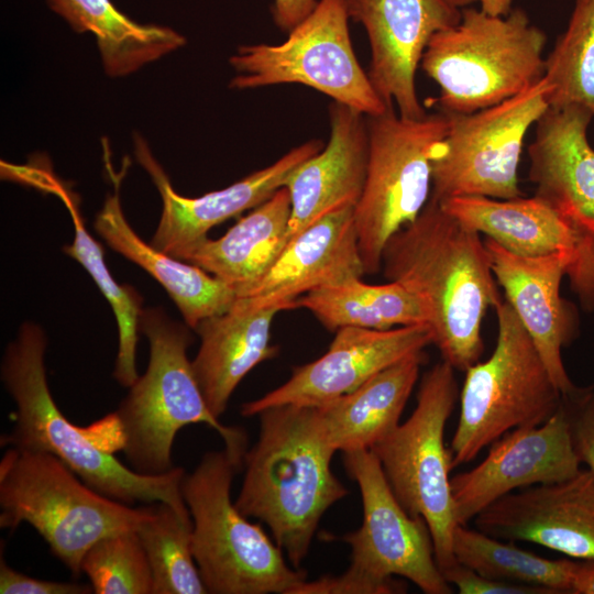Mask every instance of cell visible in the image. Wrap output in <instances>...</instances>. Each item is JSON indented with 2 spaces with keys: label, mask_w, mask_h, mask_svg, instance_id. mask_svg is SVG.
Returning <instances> with one entry per match:
<instances>
[{
  "label": "cell",
  "mask_w": 594,
  "mask_h": 594,
  "mask_svg": "<svg viewBox=\"0 0 594 594\" xmlns=\"http://www.w3.org/2000/svg\"><path fill=\"white\" fill-rule=\"evenodd\" d=\"M480 235L429 198L382 253L385 278L421 300L432 344L455 371L465 372L480 361L484 316L502 300Z\"/></svg>",
  "instance_id": "cell-1"
},
{
  "label": "cell",
  "mask_w": 594,
  "mask_h": 594,
  "mask_svg": "<svg viewBox=\"0 0 594 594\" xmlns=\"http://www.w3.org/2000/svg\"><path fill=\"white\" fill-rule=\"evenodd\" d=\"M260 433L248 450L234 502L265 524L292 566L308 554L322 515L349 494L331 470L336 453L316 406L282 405L258 413Z\"/></svg>",
  "instance_id": "cell-2"
},
{
  "label": "cell",
  "mask_w": 594,
  "mask_h": 594,
  "mask_svg": "<svg viewBox=\"0 0 594 594\" xmlns=\"http://www.w3.org/2000/svg\"><path fill=\"white\" fill-rule=\"evenodd\" d=\"M47 338L34 322L21 324L1 362V381L16 405L13 426L1 447L43 451L62 460L86 484L118 502L183 505L185 470L139 473L120 462L87 429L72 424L56 405L46 376Z\"/></svg>",
  "instance_id": "cell-3"
},
{
  "label": "cell",
  "mask_w": 594,
  "mask_h": 594,
  "mask_svg": "<svg viewBox=\"0 0 594 594\" xmlns=\"http://www.w3.org/2000/svg\"><path fill=\"white\" fill-rule=\"evenodd\" d=\"M140 331L150 342L146 372L129 387L118 409L108 415L116 447L129 466L146 475L170 471L177 432L195 424L212 428L224 450L243 465L248 438L244 430L224 426L209 410L196 380L187 349L189 327L172 320L161 307L143 309Z\"/></svg>",
  "instance_id": "cell-4"
},
{
  "label": "cell",
  "mask_w": 594,
  "mask_h": 594,
  "mask_svg": "<svg viewBox=\"0 0 594 594\" xmlns=\"http://www.w3.org/2000/svg\"><path fill=\"white\" fill-rule=\"evenodd\" d=\"M153 504L134 508L112 499L47 452L9 447L0 461V528L13 531L29 524L76 578L90 547L106 536L138 529L151 517Z\"/></svg>",
  "instance_id": "cell-5"
},
{
  "label": "cell",
  "mask_w": 594,
  "mask_h": 594,
  "mask_svg": "<svg viewBox=\"0 0 594 594\" xmlns=\"http://www.w3.org/2000/svg\"><path fill=\"white\" fill-rule=\"evenodd\" d=\"M546 43L521 9L505 16L462 10L457 24L431 37L420 62L439 87L432 103L447 114H466L518 95L543 77Z\"/></svg>",
  "instance_id": "cell-6"
},
{
  "label": "cell",
  "mask_w": 594,
  "mask_h": 594,
  "mask_svg": "<svg viewBox=\"0 0 594 594\" xmlns=\"http://www.w3.org/2000/svg\"><path fill=\"white\" fill-rule=\"evenodd\" d=\"M241 466L223 449L207 452L182 484L193 518V553L208 593L290 594L306 573L231 501Z\"/></svg>",
  "instance_id": "cell-7"
},
{
  "label": "cell",
  "mask_w": 594,
  "mask_h": 594,
  "mask_svg": "<svg viewBox=\"0 0 594 594\" xmlns=\"http://www.w3.org/2000/svg\"><path fill=\"white\" fill-rule=\"evenodd\" d=\"M497 340L484 362L465 371L460 415L451 440V466L474 460L507 432L538 426L562 402L532 339L507 300L494 307Z\"/></svg>",
  "instance_id": "cell-8"
},
{
  "label": "cell",
  "mask_w": 594,
  "mask_h": 594,
  "mask_svg": "<svg viewBox=\"0 0 594 594\" xmlns=\"http://www.w3.org/2000/svg\"><path fill=\"white\" fill-rule=\"evenodd\" d=\"M454 372L443 360L428 370L413 414L371 449L404 509L426 520L440 571L457 563L452 541L459 522L451 453L444 444V428L460 395Z\"/></svg>",
  "instance_id": "cell-9"
},
{
  "label": "cell",
  "mask_w": 594,
  "mask_h": 594,
  "mask_svg": "<svg viewBox=\"0 0 594 594\" xmlns=\"http://www.w3.org/2000/svg\"><path fill=\"white\" fill-rule=\"evenodd\" d=\"M369 162L354 226L365 274L381 271L387 241L413 222L428 202L431 163L448 130L441 111L407 119L394 107L367 117Z\"/></svg>",
  "instance_id": "cell-10"
},
{
  "label": "cell",
  "mask_w": 594,
  "mask_h": 594,
  "mask_svg": "<svg viewBox=\"0 0 594 594\" xmlns=\"http://www.w3.org/2000/svg\"><path fill=\"white\" fill-rule=\"evenodd\" d=\"M344 0H318L312 12L280 44L240 46L229 62L234 89L301 84L366 117L388 107L354 54Z\"/></svg>",
  "instance_id": "cell-11"
},
{
  "label": "cell",
  "mask_w": 594,
  "mask_h": 594,
  "mask_svg": "<svg viewBox=\"0 0 594 594\" xmlns=\"http://www.w3.org/2000/svg\"><path fill=\"white\" fill-rule=\"evenodd\" d=\"M542 77L518 95L466 114H447L448 130L431 163L430 198L521 196L518 167L528 130L548 109Z\"/></svg>",
  "instance_id": "cell-12"
},
{
  "label": "cell",
  "mask_w": 594,
  "mask_h": 594,
  "mask_svg": "<svg viewBox=\"0 0 594 594\" xmlns=\"http://www.w3.org/2000/svg\"><path fill=\"white\" fill-rule=\"evenodd\" d=\"M343 464L360 487L363 505L360 529L338 537L351 547L349 570L378 582L402 576L426 594H451L426 520L404 509L376 455L371 450L344 452Z\"/></svg>",
  "instance_id": "cell-13"
},
{
  "label": "cell",
  "mask_w": 594,
  "mask_h": 594,
  "mask_svg": "<svg viewBox=\"0 0 594 594\" xmlns=\"http://www.w3.org/2000/svg\"><path fill=\"white\" fill-rule=\"evenodd\" d=\"M594 114L580 106L548 107L530 143L529 179L576 231L580 251L568 273L572 289L583 285L594 255V148L587 139Z\"/></svg>",
  "instance_id": "cell-14"
},
{
  "label": "cell",
  "mask_w": 594,
  "mask_h": 594,
  "mask_svg": "<svg viewBox=\"0 0 594 594\" xmlns=\"http://www.w3.org/2000/svg\"><path fill=\"white\" fill-rule=\"evenodd\" d=\"M371 46L370 80L382 100L407 119L427 114L416 91V72L431 37L457 24L461 10L444 0H344Z\"/></svg>",
  "instance_id": "cell-15"
},
{
  "label": "cell",
  "mask_w": 594,
  "mask_h": 594,
  "mask_svg": "<svg viewBox=\"0 0 594 594\" xmlns=\"http://www.w3.org/2000/svg\"><path fill=\"white\" fill-rule=\"evenodd\" d=\"M581 469L561 404L543 424L507 432L480 464L451 476L457 520L468 525L509 493L566 480Z\"/></svg>",
  "instance_id": "cell-16"
},
{
  "label": "cell",
  "mask_w": 594,
  "mask_h": 594,
  "mask_svg": "<svg viewBox=\"0 0 594 594\" xmlns=\"http://www.w3.org/2000/svg\"><path fill=\"white\" fill-rule=\"evenodd\" d=\"M134 154L147 172L162 199V213L151 244L175 257L193 249L215 226L254 209L279 188L286 186L297 167L323 148L319 140H310L284 154L273 164L258 169L232 185L199 197L179 195L153 156L147 142L134 135Z\"/></svg>",
  "instance_id": "cell-17"
},
{
  "label": "cell",
  "mask_w": 594,
  "mask_h": 594,
  "mask_svg": "<svg viewBox=\"0 0 594 594\" xmlns=\"http://www.w3.org/2000/svg\"><path fill=\"white\" fill-rule=\"evenodd\" d=\"M429 324L388 330L344 327L319 359L293 369L288 381L241 406L244 417L282 406H319L351 393L378 372L432 344Z\"/></svg>",
  "instance_id": "cell-18"
},
{
  "label": "cell",
  "mask_w": 594,
  "mask_h": 594,
  "mask_svg": "<svg viewBox=\"0 0 594 594\" xmlns=\"http://www.w3.org/2000/svg\"><path fill=\"white\" fill-rule=\"evenodd\" d=\"M503 540L527 541L582 561H594V474L535 485L499 498L474 519Z\"/></svg>",
  "instance_id": "cell-19"
},
{
  "label": "cell",
  "mask_w": 594,
  "mask_h": 594,
  "mask_svg": "<svg viewBox=\"0 0 594 594\" xmlns=\"http://www.w3.org/2000/svg\"><path fill=\"white\" fill-rule=\"evenodd\" d=\"M354 206L341 207L296 234L255 284L237 298L254 308L297 307L305 294L365 274Z\"/></svg>",
  "instance_id": "cell-20"
},
{
  "label": "cell",
  "mask_w": 594,
  "mask_h": 594,
  "mask_svg": "<svg viewBox=\"0 0 594 594\" xmlns=\"http://www.w3.org/2000/svg\"><path fill=\"white\" fill-rule=\"evenodd\" d=\"M484 244L492 272L535 343L548 372L565 395L574 389L562 360V349L572 338L573 326L568 306L560 296V284L571 266L561 254L516 255L490 238Z\"/></svg>",
  "instance_id": "cell-21"
},
{
  "label": "cell",
  "mask_w": 594,
  "mask_h": 594,
  "mask_svg": "<svg viewBox=\"0 0 594 594\" xmlns=\"http://www.w3.org/2000/svg\"><path fill=\"white\" fill-rule=\"evenodd\" d=\"M329 119L328 143L297 167L285 186L292 205L289 241L324 215L355 207L363 193L369 162L367 117L333 101Z\"/></svg>",
  "instance_id": "cell-22"
},
{
  "label": "cell",
  "mask_w": 594,
  "mask_h": 594,
  "mask_svg": "<svg viewBox=\"0 0 594 594\" xmlns=\"http://www.w3.org/2000/svg\"><path fill=\"white\" fill-rule=\"evenodd\" d=\"M277 307L254 308L237 298L229 310L202 320L194 330L200 346L191 361L207 406L220 418L240 382L260 363L273 359L272 322Z\"/></svg>",
  "instance_id": "cell-23"
},
{
  "label": "cell",
  "mask_w": 594,
  "mask_h": 594,
  "mask_svg": "<svg viewBox=\"0 0 594 594\" xmlns=\"http://www.w3.org/2000/svg\"><path fill=\"white\" fill-rule=\"evenodd\" d=\"M110 165L107 161L114 191L107 196L96 217L97 233L112 250L138 264L165 288L189 328L195 329L202 320L229 310L238 297L231 286L197 265L155 249L136 234L120 201L124 169L118 174Z\"/></svg>",
  "instance_id": "cell-24"
},
{
  "label": "cell",
  "mask_w": 594,
  "mask_h": 594,
  "mask_svg": "<svg viewBox=\"0 0 594 594\" xmlns=\"http://www.w3.org/2000/svg\"><path fill=\"white\" fill-rule=\"evenodd\" d=\"M439 204L468 228L516 255H565L571 260L569 271L578 258L581 242L576 231L536 195L512 199L461 196Z\"/></svg>",
  "instance_id": "cell-25"
},
{
  "label": "cell",
  "mask_w": 594,
  "mask_h": 594,
  "mask_svg": "<svg viewBox=\"0 0 594 594\" xmlns=\"http://www.w3.org/2000/svg\"><path fill=\"white\" fill-rule=\"evenodd\" d=\"M290 196L284 186L221 238L204 239L179 260L221 279L237 296L255 284L289 242Z\"/></svg>",
  "instance_id": "cell-26"
},
{
  "label": "cell",
  "mask_w": 594,
  "mask_h": 594,
  "mask_svg": "<svg viewBox=\"0 0 594 594\" xmlns=\"http://www.w3.org/2000/svg\"><path fill=\"white\" fill-rule=\"evenodd\" d=\"M424 351L378 372L351 393L316 406L334 451L371 450L400 424Z\"/></svg>",
  "instance_id": "cell-27"
},
{
  "label": "cell",
  "mask_w": 594,
  "mask_h": 594,
  "mask_svg": "<svg viewBox=\"0 0 594 594\" xmlns=\"http://www.w3.org/2000/svg\"><path fill=\"white\" fill-rule=\"evenodd\" d=\"M74 31L91 33L102 67L110 77L128 76L183 47L184 35L172 28L139 23L111 0H46Z\"/></svg>",
  "instance_id": "cell-28"
},
{
  "label": "cell",
  "mask_w": 594,
  "mask_h": 594,
  "mask_svg": "<svg viewBox=\"0 0 594 594\" xmlns=\"http://www.w3.org/2000/svg\"><path fill=\"white\" fill-rule=\"evenodd\" d=\"M330 331L344 327L388 330L428 324L421 300L397 282L372 285L361 277L314 289L297 300Z\"/></svg>",
  "instance_id": "cell-29"
},
{
  "label": "cell",
  "mask_w": 594,
  "mask_h": 594,
  "mask_svg": "<svg viewBox=\"0 0 594 594\" xmlns=\"http://www.w3.org/2000/svg\"><path fill=\"white\" fill-rule=\"evenodd\" d=\"M45 177L46 183H38V186L55 193L64 201L74 224V240L63 248L64 253L86 268L116 316L119 343L113 376L121 386L129 388L139 377L136 348L143 298L133 287L113 279L106 265L103 250L87 231L73 193L51 175Z\"/></svg>",
  "instance_id": "cell-30"
},
{
  "label": "cell",
  "mask_w": 594,
  "mask_h": 594,
  "mask_svg": "<svg viewBox=\"0 0 594 594\" xmlns=\"http://www.w3.org/2000/svg\"><path fill=\"white\" fill-rule=\"evenodd\" d=\"M452 550L458 563L486 578L571 594L574 560H549L461 524L454 529Z\"/></svg>",
  "instance_id": "cell-31"
},
{
  "label": "cell",
  "mask_w": 594,
  "mask_h": 594,
  "mask_svg": "<svg viewBox=\"0 0 594 594\" xmlns=\"http://www.w3.org/2000/svg\"><path fill=\"white\" fill-rule=\"evenodd\" d=\"M193 528L186 503L158 502L136 529L152 571V594L208 593L193 553Z\"/></svg>",
  "instance_id": "cell-32"
},
{
  "label": "cell",
  "mask_w": 594,
  "mask_h": 594,
  "mask_svg": "<svg viewBox=\"0 0 594 594\" xmlns=\"http://www.w3.org/2000/svg\"><path fill=\"white\" fill-rule=\"evenodd\" d=\"M549 107L580 106L594 114V0H575L565 31L544 58Z\"/></svg>",
  "instance_id": "cell-33"
},
{
  "label": "cell",
  "mask_w": 594,
  "mask_h": 594,
  "mask_svg": "<svg viewBox=\"0 0 594 594\" xmlns=\"http://www.w3.org/2000/svg\"><path fill=\"white\" fill-rule=\"evenodd\" d=\"M95 594H152L151 566L136 529L98 540L81 561Z\"/></svg>",
  "instance_id": "cell-34"
},
{
  "label": "cell",
  "mask_w": 594,
  "mask_h": 594,
  "mask_svg": "<svg viewBox=\"0 0 594 594\" xmlns=\"http://www.w3.org/2000/svg\"><path fill=\"white\" fill-rule=\"evenodd\" d=\"M573 450L581 464L594 474V384L574 387L562 395Z\"/></svg>",
  "instance_id": "cell-35"
},
{
  "label": "cell",
  "mask_w": 594,
  "mask_h": 594,
  "mask_svg": "<svg viewBox=\"0 0 594 594\" xmlns=\"http://www.w3.org/2000/svg\"><path fill=\"white\" fill-rule=\"evenodd\" d=\"M406 592L399 581L378 582L351 570L339 576H322L315 581L304 580L290 594H392Z\"/></svg>",
  "instance_id": "cell-36"
},
{
  "label": "cell",
  "mask_w": 594,
  "mask_h": 594,
  "mask_svg": "<svg viewBox=\"0 0 594 594\" xmlns=\"http://www.w3.org/2000/svg\"><path fill=\"white\" fill-rule=\"evenodd\" d=\"M441 573L460 594H554L551 590L541 586L490 579L458 562L442 570Z\"/></svg>",
  "instance_id": "cell-37"
},
{
  "label": "cell",
  "mask_w": 594,
  "mask_h": 594,
  "mask_svg": "<svg viewBox=\"0 0 594 594\" xmlns=\"http://www.w3.org/2000/svg\"><path fill=\"white\" fill-rule=\"evenodd\" d=\"M1 594H91L90 584L42 580L25 575L11 568L3 557L0 560Z\"/></svg>",
  "instance_id": "cell-38"
},
{
  "label": "cell",
  "mask_w": 594,
  "mask_h": 594,
  "mask_svg": "<svg viewBox=\"0 0 594 594\" xmlns=\"http://www.w3.org/2000/svg\"><path fill=\"white\" fill-rule=\"evenodd\" d=\"M317 3L318 0H275L274 21L280 30L289 32L312 12Z\"/></svg>",
  "instance_id": "cell-39"
},
{
  "label": "cell",
  "mask_w": 594,
  "mask_h": 594,
  "mask_svg": "<svg viewBox=\"0 0 594 594\" xmlns=\"http://www.w3.org/2000/svg\"><path fill=\"white\" fill-rule=\"evenodd\" d=\"M571 594H594V561L574 560Z\"/></svg>",
  "instance_id": "cell-40"
},
{
  "label": "cell",
  "mask_w": 594,
  "mask_h": 594,
  "mask_svg": "<svg viewBox=\"0 0 594 594\" xmlns=\"http://www.w3.org/2000/svg\"><path fill=\"white\" fill-rule=\"evenodd\" d=\"M452 8L459 9L469 6L473 2H477L481 6V10L487 14L495 16H505L513 9V0H444Z\"/></svg>",
  "instance_id": "cell-41"
},
{
  "label": "cell",
  "mask_w": 594,
  "mask_h": 594,
  "mask_svg": "<svg viewBox=\"0 0 594 594\" xmlns=\"http://www.w3.org/2000/svg\"><path fill=\"white\" fill-rule=\"evenodd\" d=\"M576 295L585 310H594V255L583 285Z\"/></svg>",
  "instance_id": "cell-42"
}]
</instances>
